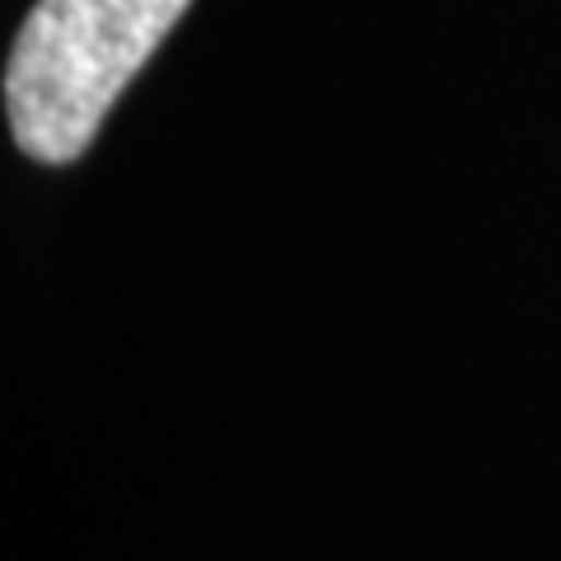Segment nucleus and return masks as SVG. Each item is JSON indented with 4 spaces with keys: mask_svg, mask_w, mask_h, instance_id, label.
Here are the masks:
<instances>
[{
    "mask_svg": "<svg viewBox=\"0 0 561 561\" xmlns=\"http://www.w3.org/2000/svg\"><path fill=\"white\" fill-rule=\"evenodd\" d=\"M192 0H38L5 61L10 136L43 164L80 160Z\"/></svg>",
    "mask_w": 561,
    "mask_h": 561,
    "instance_id": "obj_1",
    "label": "nucleus"
}]
</instances>
